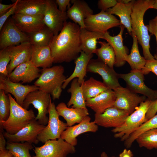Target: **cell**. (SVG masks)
<instances>
[{"label":"cell","instance_id":"cell-1","mask_svg":"<svg viewBox=\"0 0 157 157\" xmlns=\"http://www.w3.org/2000/svg\"><path fill=\"white\" fill-rule=\"evenodd\" d=\"M80 30L78 24L66 21L59 34L54 36L49 45L54 63H69L79 56Z\"/></svg>","mask_w":157,"mask_h":157},{"label":"cell","instance_id":"cell-2","mask_svg":"<svg viewBox=\"0 0 157 157\" xmlns=\"http://www.w3.org/2000/svg\"><path fill=\"white\" fill-rule=\"evenodd\" d=\"M154 0H138L135 1L131 15L132 32L136 37L142 47L144 57L146 60L155 58L150 51V36L147 26L144 25L143 17L146 11L152 8Z\"/></svg>","mask_w":157,"mask_h":157},{"label":"cell","instance_id":"cell-3","mask_svg":"<svg viewBox=\"0 0 157 157\" xmlns=\"http://www.w3.org/2000/svg\"><path fill=\"white\" fill-rule=\"evenodd\" d=\"M10 100V110L8 119L0 122V131L5 130L11 134L16 133L25 126L35 117L33 110H28L19 105L10 94H8Z\"/></svg>","mask_w":157,"mask_h":157},{"label":"cell","instance_id":"cell-4","mask_svg":"<svg viewBox=\"0 0 157 157\" xmlns=\"http://www.w3.org/2000/svg\"><path fill=\"white\" fill-rule=\"evenodd\" d=\"M152 101L147 98L140 103L135 110L130 115L121 126L113 128L114 137L120 138L122 141L126 140L130 135L147 121L146 115Z\"/></svg>","mask_w":157,"mask_h":157},{"label":"cell","instance_id":"cell-5","mask_svg":"<svg viewBox=\"0 0 157 157\" xmlns=\"http://www.w3.org/2000/svg\"><path fill=\"white\" fill-rule=\"evenodd\" d=\"M51 101L49 94L38 90L28 94L22 107L28 110L30 105H33L38 111L35 119L40 124L46 126L49 120V117L47 115L49 114L48 108Z\"/></svg>","mask_w":157,"mask_h":157},{"label":"cell","instance_id":"cell-6","mask_svg":"<svg viewBox=\"0 0 157 157\" xmlns=\"http://www.w3.org/2000/svg\"><path fill=\"white\" fill-rule=\"evenodd\" d=\"M64 70L61 65L43 68L34 84L39 88V90L50 94L57 86L62 85L66 79L63 74Z\"/></svg>","mask_w":157,"mask_h":157},{"label":"cell","instance_id":"cell-7","mask_svg":"<svg viewBox=\"0 0 157 157\" xmlns=\"http://www.w3.org/2000/svg\"><path fill=\"white\" fill-rule=\"evenodd\" d=\"M49 120L47 124L38 136L39 142L42 143L48 140L60 138L63 132L68 126L61 120L53 102L51 101L49 108Z\"/></svg>","mask_w":157,"mask_h":157},{"label":"cell","instance_id":"cell-8","mask_svg":"<svg viewBox=\"0 0 157 157\" xmlns=\"http://www.w3.org/2000/svg\"><path fill=\"white\" fill-rule=\"evenodd\" d=\"M33 150L35 155L33 157H67L76 151L75 146L61 138L48 140L43 145L35 147Z\"/></svg>","mask_w":157,"mask_h":157},{"label":"cell","instance_id":"cell-9","mask_svg":"<svg viewBox=\"0 0 157 157\" xmlns=\"http://www.w3.org/2000/svg\"><path fill=\"white\" fill-rule=\"evenodd\" d=\"M144 74L141 70H131L127 74H119V78L126 82V88L136 94H140L153 101L157 98V90L147 86L144 82Z\"/></svg>","mask_w":157,"mask_h":157},{"label":"cell","instance_id":"cell-10","mask_svg":"<svg viewBox=\"0 0 157 157\" xmlns=\"http://www.w3.org/2000/svg\"><path fill=\"white\" fill-rule=\"evenodd\" d=\"M87 30L104 34L111 28L120 26V21L113 15L101 11L96 14L89 15L84 21Z\"/></svg>","mask_w":157,"mask_h":157},{"label":"cell","instance_id":"cell-11","mask_svg":"<svg viewBox=\"0 0 157 157\" xmlns=\"http://www.w3.org/2000/svg\"><path fill=\"white\" fill-rule=\"evenodd\" d=\"M0 31L1 49L19 43L29 42L28 35L18 28L11 17L7 19Z\"/></svg>","mask_w":157,"mask_h":157},{"label":"cell","instance_id":"cell-12","mask_svg":"<svg viewBox=\"0 0 157 157\" xmlns=\"http://www.w3.org/2000/svg\"><path fill=\"white\" fill-rule=\"evenodd\" d=\"M116 99L113 107L128 112L133 113L141 103L147 99L144 96H140L127 88L121 86L113 90Z\"/></svg>","mask_w":157,"mask_h":157},{"label":"cell","instance_id":"cell-13","mask_svg":"<svg viewBox=\"0 0 157 157\" xmlns=\"http://www.w3.org/2000/svg\"><path fill=\"white\" fill-rule=\"evenodd\" d=\"M87 71L100 75L103 82L109 89L114 90L121 86L118 80L119 74L98 58L90 60Z\"/></svg>","mask_w":157,"mask_h":157},{"label":"cell","instance_id":"cell-14","mask_svg":"<svg viewBox=\"0 0 157 157\" xmlns=\"http://www.w3.org/2000/svg\"><path fill=\"white\" fill-rule=\"evenodd\" d=\"M46 6L43 21L46 26L56 35L62 30L68 17L67 12H63L57 8L56 2L46 0Z\"/></svg>","mask_w":157,"mask_h":157},{"label":"cell","instance_id":"cell-15","mask_svg":"<svg viewBox=\"0 0 157 157\" xmlns=\"http://www.w3.org/2000/svg\"><path fill=\"white\" fill-rule=\"evenodd\" d=\"M45 126L35 119L15 134H11L6 132L3 133L7 142H26L37 144L39 142L38 136Z\"/></svg>","mask_w":157,"mask_h":157},{"label":"cell","instance_id":"cell-16","mask_svg":"<svg viewBox=\"0 0 157 157\" xmlns=\"http://www.w3.org/2000/svg\"><path fill=\"white\" fill-rule=\"evenodd\" d=\"M129 115L126 111L112 107L102 113H95L94 122L98 126L115 128L122 125Z\"/></svg>","mask_w":157,"mask_h":157},{"label":"cell","instance_id":"cell-17","mask_svg":"<svg viewBox=\"0 0 157 157\" xmlns=\"http://www.w3.org/2000/svg\"><path fill=\"white\" fill-rule=\"evenodd\" d=\"M39 89L34 85H23L11 81L8 77L0 75V90H3L6 94H12L17 102L22 107L26 96L30 92Z\"/></svg>","mask_w":157,"mask_h":157},{"label":"cell","instance_id":"cell-18","mask_svg":"<svg viewBox=\"0 0 157 157\" xmlns=\"http://www.w3.org/2000/svg\"><path fill=\"white\" fill-rule=\"evenodd\" d=\"M6 49L10 59L7 67L8 74L19 65L31 60L32 45L29 42L10 46Z\"/></svg>","mask_w":157,"mask_h":157},{"label":"cell","instance_id":"cell-19","mask_svg":"<svg viewBox=\"0 0 157 157\" xmlns=\"http://www.w3.org/2000/svg\"><path fill=\"white\" fill-rule=\"evenodd\" d=\"M88 116L82 122L75 125L68 126L61 134L60 138L75 146L77 144V137L81 134L88 132L95 133L98 130V126Z\"/></svg>","mask_w":157,"mask_h":157},{"label":"cell","instance_id":"cell-20","mask_svg":"<svg viewBox=\"0 0 157 157\" xmlns=\"http://www.w3.org/2000/svg\"><path fill=\"white\" fill-rule=\"evenodd\" d=\"M41 71L30 60L18 66L8 74V77L14 82L21 81L22 83H28L38 78Z\"/></svg>","mask_w":157,"mask_h":157},{"label":"cell","instance_id":"cell-21","mask_svg":"<svg viewBox=\"0 0 157 157\" xmlns=\"http://www.w3.org/2000/svg\"><path fill=\"white\" fill-rule=\"evenodd\" d=\"M44 15L33 16L14 14L11 18L18 28L24 33L29 34L39 30L45 25Z\"/></svg>","mask_w":157,"mask_h":157},{"label":"cell","instance_id":"cell-22","mask_svg":"<svg viewBox=\"0 0 157 157\" xmlns=\"http://www.w3.org/2000/svg\"><path fill=\"white\" fill-rule=\"evenodd\" d=\"M71 2L72 5L66 12L68 18L81 28H85V20L89 15L93 14V10L84 0H72Z\"/></svg>","mask_w":157,"mask_h":157},{"label":"cell","instance_id":"cell-23","mask_svg":"<svg viewBox=\"0 0 157 157\" xmlns=\"http://www.w3.org/2000/svg\"><path fill=\"white\" fill-rule=\"evenodd\" d=\"M116 99L114 91L108 89L96 97L86 101V105L95 113L101 114L113 106Z\"/></svg>","mask_w":157,"mask_h":157},{"label":"cell","instance_id":"cell-24","mask_svg":"<svg viewBox=\"0 0 157 157\" xmlns=\"http://www.w3.org/2000/svg\"><path fill=\"white\" fill-rule=\"evenodd\" d=\"M120 27V32L117 35L111 36L109 32L107 31L104 34L103 37V39L106 40L114 49L115 56L114 65L117 67H122L126 63L124 58L127 55V51L123 42L122 35L125 27L122 24Z\"/></svg>","mask_w":157,"mask_h":157},{"label":"cell","instance_id":"cell-25","mask_svg":"<svg viewBox=\"0 0 157 157\" xmlns=\"http://www.w3.org/2000/svg\"><path fill=\"white\" fill-rule=\"evenodd\" d=\"M56 108L59 116L66 120L68 126L80 123L89 114L87 109L69 108L63 102L59 103Z\"/></svg>","mask_w":157,"mask_h":157},{"label":"cell","instance_id":"cell-26","mask_svg":"<svg viewBox=\"0 0 157 157\" xmlns=\"http://www.w3.org/2000/svg\"><path fill=\"white\" fill-rule=\"evenodd\" d=\"M93 56V54L87 55L83 51L81 52L80 55L75 60V66L74 72L65 80L62 85L63 89L65 88L68 84L76 78H78L80 85L83 83L84 78L86 76L88 64Z\"/></svg>","mask_w":157,"mask_h":157},{"label":"cell","instance_id":"cell-27","mask_svg":"<svg viewBox=\"0 0 157 157\" xmlns=\"http://www.w3.org/2000/svg\"><path fill=\"white\" fill-rule=\"evenodd\" d=\"M46 6V0H18L14 14L44 15Z\"/></svg>","mask_w":157,"mask_h":157},{"label":"cell","instance_id":"cell-28","mask_svg":"<svg viewBox=\"0 0 157 157\" xmlns=\"http://www.w3.org/2000/svg\"><path fill=\"white\" fill-rule=\"evenodd\" d=\"M135 1V0H131L126 4L117 2L114 7L106 11L110 14L118 16L120 19L121 24L126 28L131 35L132 31L131 15Z\"/></svg>","mask_w":157,"mask_h":157},{"label":"cell","instance_id":"cell-29","mask_svg":"<svg viewBox=\"0 0 157 157\" xmlns=\"http://www.w3.org/2000/svg\"><path fill=\"white\" fill-rule=\"evenodd\" d=\"M31 60L38 68L51 67L53 63V59L49 46L38 47L32 45Z\"/></svg>","mask_w":157,"mask_h":157},{"label":"cell","instance_id":"cell-30","mask_svg":"<svg viewBox=\"0 0 157 157\" xmlns=\"http://www.w3.org/2000/svg\"><path fill=\"white\" fill-rule=\"evenodd\" d=\"M104 34L89 31L85 28H81L80 39L81 51L87 55L95 53L97 49V40L103 39Z\"/></svg>","mask_w":157,"mask_h":157},{"label":"cell","instance_id":"cell-31","mask_svg":"<svg viewBox=\"0 0 157 157\" xmlns=\"http://www.w3.org/2000/svg\"><path fill=\"white\" fill-rule=\"evenodd\" d=\"M67 92L71 94L70 99L67 104L68 107L72 106L71 107L73 108L87 109L82 85L79 83L77 78L72 81L70 87Z\"/></svg>","mask_w":157,"mask_h":157},{"label":"cell","instance_id":"cell-32","mask_svg":"<svg viewBox=\"0 0 157 157\" xmlns=\"http://www.w3.org/2000/svg\"><path fill=\"white\" fill-rule=\"evenodd\" d=\"M131 35L133 38V43L131 53L129 55H126L124 59L130 65L131 70H141L145 66L146 60L140 54L136 37L132 32Z\"/></svg>","mask_w":157,"mask_h":157},{"label":"cell","instance_id":"cell-33","mask_svg":"<svg viewBox=\"0 0 157 157\" xmlns=\"http://www.w3.org/2000/svg\"><path fill=\"white\" fill-rule=\"evenodd\" d=\"M81 85L85 101L96 97L109 89L103 82L92 77L84 81Z\"/></svg>","mask_w":157,"mask_h":157},{"label":"cell","instance_id":"cell-34","mask_svg":"<svg viewBox=\"0 0 157 157\" xmlns=\"http://www.w3.org/2000/svg\"><path fill=\"white\" fill-rule=\"evenodd\" d=\"M28 35L31 44L38 47L49 46L54 36L53 32L46 26Z\"/></svg>","mask_w":157,"mask_h":157},{"label":"cell","instance_id":"cell-35","mask_svg":"<svg viewBox=\"0 0 157 157\" xmlns=\"http://www.w3.org/2000/svg\"><path fill=\"white\" fill-rule=\"evenodd\" d=\"M100 45L95 52L98 59L110 67L114 68L115 61V53L112 47L108 42L98 41Z\"/></svg>","mask_w":157,"mask_h":157},{"label":"cell","instance_id":"cell-36","mask_svg":"<svg viewBox=\"0 0 157 157\" xmlns=\"http://www.w3.org/2000/svg\"><path fill=\"white\" fill-rule=\"evenodd\" d=\"M6 148L14 157H32L29 151L33 147L32 143L26 142L23 143L7 142Z\"/></svg>","mask_w":157,"mask_h":157},{"label":"cell","instance_id":"cell-37","mask_svg":"<svg viewBox=\"0 0 157 157\" xmlns=\"http://www.w3.org/2000/svg\"><path fill=\"white\" fill-rule=\"evenodd\" d=\"M139 146L151 150L157 149V128L143 133L136 139Z\"/></svg>","mask_w":157,"mask_h":157},{"label":"cell","instance_id":"cell-38","mask_svg":"<svg viewBox=\"0 0 157 157\" xmlns=\"http://www.w3.org/2000/svg\"><path fill=\"white\" fill-rule=\"evenodd\" d=\"M157 128V114L142 124L124 141V145L129 148L134 141L141 134L149 130Z\"/></svg>","mask_w":157,"mask_h":157},{"label":"cell","instance_id":"cell-39","mask_svg":"<svg viewBox=\"0 0 157 157\" xmlns=\"http://www.w3.org/2000/svg\"><path fill=\"white\" fill-rule=\"evenodd\" d=\"M10 110V102L8 94L0 90V122L5 121L8 119Z\"/></svg>","mask_w":157,"mask_h":157},{"label":"cell","instance_id":"cell-40","mask_svg":"<svg viewBox=\"0 0 157 157\" xmlns=\"http://www.w3.org/2000/svg\"><path fill=\"white\" fill-rule=\"evenodd\" d=\"M10 61V56L6 48L0 51V73L5 77H8L7 67Z\"/></svg>","mask_w":157,"mask_h":157},{"label":"cell","instance_id":"cell-41","mask_svg":"<svg viewBox=\"0 0 157 157\" xmlns=\"http://www.w3.org/2000/svg\"><path fill=\"white\" fill-rule=\"evenodd\" d=\"M154 57V59L146 60L145 66L142 70L144 75L152 72L157 76V57L155 56Z\"/></svg>","mask_w":157,"mask_h":157},{"label":"cell","instance_id":"cell-42","mask_svg":"<svg viewBox=\"0 0 157 157\" xmlns=\"http://www.w3.org/2000/svg\"><path fill=\"white\" fill-rule=\"evenodd\" d=\"M117 3L116 0H99L97 3L98 8L101 11H106L109 9L114 7Z\"/></svg>","mask_w":157,"mask_h":157},{"label":"cell","instance_id":"cell-43","mask_svg":"<svg viewBox=\"0 0 157 157\" xmlns=\"http://www.w3.org/2000/svg\"><path fill=\"white\" fill-rule=\"evenodd\" d=\"M15 1V5L9 10L0 16V31L2 29L3 25L7 19L9 18V17L11 15L15 14L18 0Z\"/></svg>","mask_w":157,"mask_h":157},{"label":"cell","instance_id":"cell-44","mask_svg":"<svg viewBox=\"0 0 157 157\" xmlns=\"http://www.w3.org/2000/svg\"><path fill=\"white\" fill-rule=\"evenodd\" d=\"M157 112V98L151 101L149 107L145 116L147 121L154 116Z\"/></svg>","mask_w":157,"mask_h":157},{"label":"cell","instance_id":"cell-45","mask_svg":"<svg viewBox=\"0 0 157 157\" xmlns=\"http://www.w3.org/2000/svg\"><path fill=\"white\" fill-rule=\"evenodd\" d=\"M55 2L58 6V9L62 12H66L67 8L68 9L70 7V0H56Z\"/></svg>","mask_w":157,"mask_h":157},{"label":"cell","instance_id":"cell-46","mask_svg":"<svg viewBox=\"0 0 157 157\" xmlns=\"http://www.w3.org/2000/svg\"><path fill=\"white\" fill-rule=\"evenodd\" d=\"M147 26L148 31L152 35H155L157 44V22L154 19L151 20L149 22V25ZM154 56L157 57V55H155Z\"/></svg>","mask_w":157,"mask_h":157},{"label":"cell","instance_id":"cell-47","mask_svg":"<svg viewBox=\"0 0 157 157\" xmlns=\"http://www.w3.org/2000/svg\"><path fill=\"white\" fill-rule=\"evenodd\" d=\"M62 85H59L57 86L50 93L53 100L59 99L62 91Z\"/></svg>","mask_w":157,"mask_h":157},{"label":"cell","instance_id":"cell-48","mask_svg":"<svg viewBox=\"0 0 157 157\" xmlns=\"http://www.w3.org/2000/svg\"><path fill=\"white\" fill-rule=\"evenodd\" d=\"M15 1L12 4H4L0 3V16L9 10L15 4Z\"/></svg>","mask_w":157,"mask_h":157},{"label":"cell","instance_id":"cell-49","mask_svg":"<svg viewBox=\"0 0 157 157\" xmlns=\"http://www.w3.org/2000/svg\"><path fill=\"white\" fill-rule=\"evenodd\" d=\"M6 139L4 136L3 131H0V151L6 149L7 142Z\"/></svg>","mask_w":157,"mask_h":157},{"label":"cell","instance_id":"cell-50","mask_svg":"<svg viewBox=\"0 0 157 157\" xmlns=\"http://www.w3.org/2000/svg\"><path fill=\"white\" fill-rule=\"evenodd\" d=\"M133 154L130 149H125L119 155L118 157H133Z\"/></svg>","mask_w":157,"mask_h":157},{"label":"cell","instance_id":"cell-51","mask_svg":"<svg viewBox=\"0 0 157 157\" xmlns=\"http://www.w3.org/2000/svg\"><path fill=\"white\" fill-rule=\"evenodd\" d=\"M0 157H13L12 154L6 149L0 151Z\"/></svg>","mask_w":157,"mask_h":157},{"label":"cell","instance_id":"cell-52","mask_svg":"<svg viewBox=\"0 0 157 157\" xmlns=\"http://www.w3.org/2000/svg\"><path fill=\"white\" fill-rule=\"evenodd\" d=\"M132 0H117L118 2L126 4L129 3Z\"/></svg>","mask_w":157,"mask_h":157},{"label":"cell","instance_id":"cell-53","mask_svg":"<svg viewBox=\"0 0 157 157\" xmlns=\"http://www.w3.org/2000/svg\"><path fill=\"white\" fill-rule=\"evenodd\" d=\"M101 157H110L108 156L107 154L104 151L102 152L100 155ZM110 157H118V156H112Z\"/></svg>","mask_w":157,"mask_h":157},{"label":"cell","instance_id":"cell-54","mask_svg":"<svg viewBox=\"0 0 157 157\" xmlns=\"http://www.w3.org/2000/svg\"><path fill=\"white\" fill-rule=\"evenodd\" d=\"M152 8L155 9L157 10V0H155L154 3L153 5Z\"/></svg>","mask_w":157,"mask_h":157},{"label":"cell","instance_id":"cell-55","mask_svg":"<svg viewBox=\"0 0 157 157\" xmlns=\"http://www.w3.org/2000/svg\"><path fill=\"white\" fill-rule=\"evenodd\" d=\"M155 21L157 22V16L154 19H153Z\"/></svg>","mask_w":157,"mask_h":157},{"label":"cell","instance_id":"cell-56","mask_svg":"<svg viewBox=\"0 0 157 157\" xmlns=\"http://www.w3.org/2000/svg\"></svg>","mask_w":157,"mask_h":157},{"label":"cell","instance_id":"cell-57","mask_svg":"<svg viewBox=\"0 0 157 157\" xmlns=\"http://www.w3.org/2000/svg\"></svg>","mask_w":157,"mask_h":157}]
</instances>
